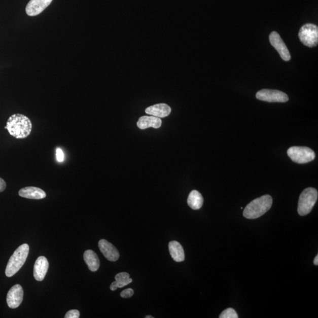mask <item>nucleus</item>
<instances>
[{
	"label": "nucleus",
	"instance_id": "nucleus-1",
	"mask_svg": "<svg viewBox=\"0 0 318 318\" xmlns=\"http://www.w3.org/2000/svg\"><path fill=\"white\" fill-rule=\"evenodd\" d=\"M32 127V123L28 117L17 113L10 117L5 128L11 136L17 139H23L30 136Z\"/></svg>",
	"mask_w": 318,
	"mask_h": 318
},
{
	"label": "nucleus",
	"instance_id": "nucleus-2",
	"mask_svg": "<svg viewBox=\"0 0 318 318\" xmlns=\"http://www.w3.org/2000/svg\"><path fill=\"white\" fill-rule=\"evenodd\" d=\"M272 202V197L269 195L255 199L249 203L244 209V217L254 219L262 217L270 209Z\"/></svg>",
	"mask_w": 318,
	"mask_h": 318
},
{
	"label": "nucleus",
	"instance_id": "nucleus-3",
	"mask_svg": "<svg viewBox=\"0 0 318 318\" xmlns=\"http://www.w3.org/2000/svg\"><path fill=\"white\" fill-rule=\"evenodd\" d=\"M28 244L25 243L18 247L9 259L6 269V275L12 277L24 265L29 254Z\"/></svg>",
	"mask_w": 318,
	"mask_h": 318
},
{
	"label": "nucleus",
	"instance_id": "nucleus-4",
	"mask_svg": "<svg viewBox=\"0 0 318 318\" xmlns=\"http://www.w3.org/2000/svg\"><path fill=\"white\" fill-rule=\"evenodd\" d=\"M318 193L317 190L313 188H306L299 197L298 212L299 215L306 216L312 210L316 202Z\"/></svg>",
	"mask_w": 318,
	"mask_h": 318
},
{
	"label": "nucleus",
	"instance_id": "nucleus-5",
	"mask_svg": "<svg viewBox=\"0 0 318 318\" xmlns=\"http://www.w3.org/2000/svg\"><path fill=\"white\" fill-rule=\"evenodd\" d=\"M287 154L295 163L304 164L311 162L315 158L313 150L303 146H293L288 150Z\"/></svg>",
	"mask_w": 318,
	"mask_h": 318
},
{
	"label": "nucleus",
	"instance_id": "nucleus-6",
	"mask_svg": "<svg viewBox=\"0 0 318 318\" xmlns=\"http://www.w3.org/2000/svg\"><path fill=\"white\" fill-rule=\"evenodd\" d=\"M299 38L305 46L314 47L317 45L318 28L316 25L306 24L301 27L299 32Z\"/></svg>",
	"mask_w": 318,
	"mask_h": 318
},
{
	"label": "nucleus",
	"instance_id": "nucleus-7",
	"mask_svg": "<svg viewBox=\"0 0 318 318\" xmlns=\"http://www.w3.org/2000/svg\"><path fill=\"white\" fill-rule=\"evenodd\" d=\"M256 97L259 100L274 103H285L289 100L286 93L279 90L264 89L259 91L256 94Z\"/></svg>",
	"mask_w": 318,
	"mask_h": 318
},
{
	"label": "nucleus",
	"instance_id": "nucleus-8",
	"mask_svg": "<svg viewBox=\"0 0 318 318\" xmlns=\"http://www.w3.org/2000/svg\"><path fill=\"white\" fill-rule=\"evenodd\" d=\"M269 41L272 46L279 53L281 58L285 61H290L291 58V54L285 45L283 40L276 31H273L269 36Z\"/></svg>",
	"mask_w": 318,
	"mask_h": 318
},
{
	"label": "nucleus",
	"instance_id": "nucleus-9",
	"mask_svg": "<svg viewBox=\"0 0 318 318\" xmlns=\"http://www.w3.org/2000/svg\"><path fill=\"white\" fill-rule=\"evenodd\" d=\"M24 291L20 285H15L12 288L7 295V303L9 308L12 309L17 308L23 300Z\"/></svg>",
	"mask_w": 318,
	"mask_h": 318
},
{
	"label": "nucleus",
	"instance_id": "nucleus-10",
	"mask_svg": "<svg viewBox=\"0 0 318 318\" xmlns=\"http://www.w3.org/2000/svg\"><path fill=\"white\" fill-rule=\"evenodd\" d=\"M53 0H30L25 7V12L29 16H38L50 6Z\"/></svg>",
	"mask_w": 318,
	"mask_h": 318
},
{
	"label": "nucleus",
	"instance_id": "nucleus-11",
	"mask_svg": "<svg viewBox=\"0 0 318 318\" xmlns=\"http://www.w3.org/2000/svg\"><path fill=\"white\" fill-rule=\"evenodd\" d=\"M98 248L104 257L109 261H118L120 254L116 247L113 244L105 239H101L98 242Z\"/></svg>",
	"mask_w": 318,
	"mask_h": 318
},
{
	"label": "nucleus",
	"instance_id": "nucleus-12",
	"mask_svg": "<svg viewBox=\"0 0 318 318\" xmlns=\"http://www.w3.org/2000/svg\"><path fill=\"white\" fill-rule=\"evenodd\" d=\"M49 264L45 257H40L37 259L34 266V276L36 280L42 281L48 271Z\"/></svg>",
	"mask_w": 318,
	"mask_h": 318
},
{
	"label": "nucleus",
	"instance_id": "nucleus-13",
	"mask_svg": "<svg viewBox=\"0 0 318 318\" xmlns=\"http://www.w3.org/2000/svg\"><path fill=\"white\" fill-rule=\"evenodd\" d=\"M18 195L24 198L36 200L43 199L46 197V193L43 190L32 186L20 189Z\"/></svg>",
	"mask_w": 318,
	"mask_h": 318
},
{
	"label": "nucleus",
	"instance_id": "nucleus-14",
	"mask_svg": "<svg viewBox=\"0 0 318 318\" xmlns=\"http://www.w3.org/2000/svg\"><path fill=\"white\" fill-rule=\"evenodd\" d=\"M145 112L148 115L162 118L170 115L171 108L166 104L160 103L150 106Z\"/></svg>",
	"mask_w": 318,
	"mask_h": 318
},
{
	"label": "nucleus",
	"instance_id": "nucleus-15",
	"mask_svg": "<svg viewBox=\"0 0 318 318\" xmlns=\"http://www.w3.org/2000/svg\"><path fill=\"white\" fill-rule=\"evenodd\" d=\"M137 125L140 129H146L149 127L158 129L162 125V120L159 118L153 116H142L138 119Z\"/></svg>",
	"mask_w": 318,
	"mask_h": 318
},
{
	"label": "nucleus",
	"instance_id": "nucleus-16",
	"mask_svg": "<svg viewBox=\"0 0 318 318\" xmlns=\"http://www.w3.org/2000/svg\"><path fill=\"white\" fill-rule=\"evenodd\" d=\"M169 250L171 258L174 261L181 262L185 260V252L181 244L177 241H171Z\"/></svg>",
	"mask_w": 318,
	"mask_h": 318
},
{
	"label": "nucleus",
	"instance_id": "nucleus-17",
	"mask_svg": "<svg viewBox=\"0 0 318 318\" xmlns=\"http://www.w3.org/2000/svg\"><path fill=\"white\" fill-rule=\"evenodd\" d=\"M84 260L91 272H96L100 267V260L98 256L91 250L85 251L83 255Z\"/></svg>",
	"mask_w": 318,
	"mask_h": 318
},
{
	"label": "nucleus",
	"instance_id": "nucleus-18",
	"mask_svg": "<svg viewBox=\"0 0 318 318\" xmlns=\"http://www.w3.org/2000/svg\"><path fill=\"white\" fill-rule=\"evenodd\" d=\"M188 204L193 210H198L203 206V198L202 195L197 191H192L189 195Z\"/></svg>",
	"mask_w": 318,
	"mask_h": 318
},
{
	"label": "nucleus",
	"instance_id": "nucleus-19",
	"mask_svg": "<svg viewBox=\"0 0 318 318\" xmlns=\"http://www.w3.org/2000/svg\"><path fill=\"white\" fill-rule=\"evenodd\" d=\"M115 279L117 282V286L119 288H122L132 282V279L130 278L129 274L127 272H121L117 274L115 276Z\"/></svg>",
	"mask_w": 318,
	"mask_h": 318
},
{
	"label": "nucleus",
	"instance_id": "nucleus-20",
	"mask_svg": "<svg viewBox=\"0 0 318 318\" xmlns=\"http://www.w3.org/2000/svg\"><path fill=\"white\" fill-rule=\"evenodd\" d=\"M219 317L237 318L238 317V316H237V314L235 309H233V308H228L225 310L224 311H223L220 316H219Z\"/></svg>",
	"mask_w": 318,
	"mask_h": 318
},
{
	"label": "nucleus",
	"instance_id": "nucleus-21",
	"mask_svg": "<svg viewBox=\"0 0 318 318\" xmlns=\"http://www.w3.org/2000/svg\"><path fill=\"white\" fill-rule=\"evenodd\" d=\"M80 317V312L78 310L73 309L69 310L65 314V318H79Z\"/></svg>",
	"mask_w": 318,
	"mask_h": 318
},
{
	"label": "nucleus",
	"instance_id": "nucleus-22",
	"mask_svg": "<svg viewBox=\"0 0 318 318\" xmlns=\"http://www.w3.org/2000/svg\"><path fill=\"white\" fill-rule=\"evenodd\" d=\"M134 294V291L132 289L129 288L126 289V290H124L120 294V296L123 298H129L132 297Z\"/></svg>",
	"mask_w": 318,
	"mask_h": 318
},
{
	"label": "nucleus",
	"instance_id": "nucleus-23",
	"mask_svg": "<svg viewBox=\"0 0 318 318\" xmlns=\"http://www.w3.org/2000/svg\"><path fill=\"white\" fill-rule=\"evenodd\" d=\"M56 158L58 162H63L64 161V153L60 148H57L56 150Z\"/></svg>",
	"mask_w": 318,
	"mask_h": 318
},
{
	"label": "nucleus",
	"instance_id": "nucleus-24",
	"mask_svg": "<svg viewBox=\"0 0 318 318\" xmlns=\"http://www.w3.org/2000/svg\"><path fill=\"white\" fill-rule=\"evenodd\" d=\"M6 183L2 178H0V193L5 191L6 188Z\"/></svg>",
	"mask_w": 318,
	"mask_h": 318
},
{
	"label": "nucleus",
	"instance_id": "nucleus-25",
	"mask_svg": "<svg viewBox=\"0 0 318 318\" xmlns=\"http://www.w3.org/2000/svg\"><path fill=\"white\" fill-rule=\"evenodd\" d=\"M111 290L113 291H116L117 289H118V286H117L116 281L115 282H113L111 285Z\"/></svg>",
	"mask_w": 318,
	"mask_h": 318
},
{
	"label": "nucleus",
	"instance_id": "nucleus-26",
	"mask_svg": "<svg viewBox=\"0 0 318 318\" xmlns=\"http://www.w3.org/2000/svg\"><path fill=\"white\" fill-rule=\"evenodd\" d=\"M313 264L316 266L318 265V255H316L315 259H314Z\"/></svg>",
	"mask_w": 318,
	"mask_h": 318
},
{
	"label": "nucleus",
	"instance_id": "nucleus-27",
	"mask_svg": "<svg viewBox=\"0 0 318 318\" xmlns=\"http://www.w3.org/2000/svg\"><path fill=\"white\" fill-rule=\"evenodd\" d=\"M146 318H153V317L151 315H148V316H146Z\"/></svg>",
	"mask_w": 318,
	"mask_h": 318
}]
</instances>
